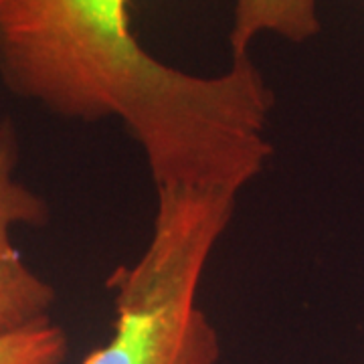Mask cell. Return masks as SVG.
I'll use <instances>...</instances> for the list:
<instances>
[{
	"label": "cell",
	"instance_id": "cell-4",
	"mask_svg": "<svg viewBox=\"0 0 364 364\" xmlns=\"http://www.w3.org/2000/svg\"><path fill=\"white\" fill-rule=\"evenodd\" d=\"M55 287L33 272L13 241L0 243V334L51 320Z\"/></svg>",
	"mask_w": 364,
	"mask_h": 364
},
{
	"label": "cell",
	"instance_id": "cell-1",
	"mask_svg": "<svg viewBox=\"0 0 364 364\" xmlns=\"http://www.w3.org/2000/svg\"><path fill=\"white\" fill-rule=\"evenodd\" d=\"M132 0H0V79L71 122L117 119L142 150L156 196L243 193L273 146V91L251 61L196 75L156 59Z\"/></svg>",
	"mask_w": 364,
	"mask_h": 364
},
{
	"label": "cell",
	"instance_id": "cell-6",
	"mask_svg": "<svg viewBox=\"0 0 364 364\" xmlns=\"http://www.w3.org/2000/svg\"><path fill=\"white\" fill-rule=\"evenodd\" d=\"M69 354V336L53 320L0 334V364H61Z\"/></svg>",
	"mask_w": 364,
	"mask_h": 364
},
{
	"label": "cell",
	"instance_id": "cell-3",
	"mask_svg": "<svg viewBox=\"0 0 364 364\" xmlns=\"http://www.w3.org/2000/svg\"><path fill=\"white\" fill-rule=\"evenodd\" d=\"M263 33L291 43L312 39L320 33L318 0H235L231 57L247 55L249 45Z\"/></svg>",
	"mask_w": 364,
	"mask_h": 364
},
{
	"label": "cell",
	"instance_id": "cell-5",
	"mask_svg": "<svg viewBox=\"0 0 364 364\" xmlns=\"http://www.w3.org/2000/svg\"><path fill=\"white\" fill-rule=\"evenodd\" d=\"M18 134L6 117L0 122V243L13 241L18 225L43 227L49 221L47 203L18 181Z\"/></svg>",
	"mask_w": 364,
	"mask_h": 364
},
{
	"label": "cell",
	"instance_id": "cell-2",
	"mask_svg": "<svg viewBox=\"0 0 364 364\" xmlns=\"http://www.w3.org/2000/svg\"><path fill=\"white\" fill-rule=\"evenodd\" d=\"M235 207L227 196L156 198L146 249L107 277L112 334L81 364H219L221 340L198 287Z\"/></svg>",
	"mask_w": 364,
	"mask_h": 364
}]
</instances>
